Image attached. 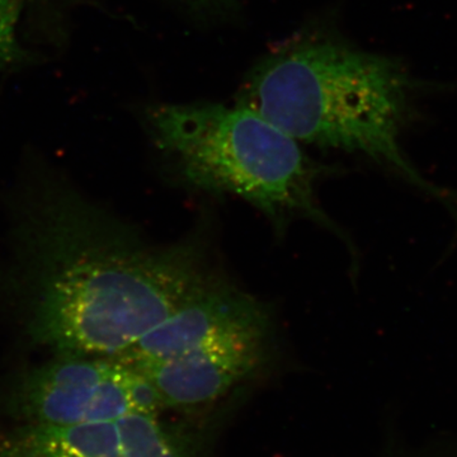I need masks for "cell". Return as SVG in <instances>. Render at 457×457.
<instances>
[{"instance_id": "cell-7", "label": "cell", "mask_w": 457, "mask_h": 457, "mask_svg": "<svg viewBox=\"0 0 457 457\" xmlns=\"http://www.w3.org/2000/svg\"><path fill=\"white\" fill-rule=\"evenodd\" d=\"M269 332L228 337L143 368L164 408H196L227 395L260 368Z\"/></svg>"}, {"instance_id": "cell-1", "label": "cell", "mask_w": 457, "mask_h": 457, "mask_svg": "<svg viewBox=\"0 0 457 457\" xmlns=\"http://www.w3.org/2000/svg\"><path fill=\"white\" fill-rule=\"evenodd\" d=\"M12 251L21 324L54 354L116 359L207 279L194 245L150 248L55 179L18 197Z\"/></svg>"}, {"instance_id": "cell-3", "label": "cell", "mask_w": 457, "mask_h": 457, "mask_svg": "<svg viewBox=\"0 0 457 457\" xmlns=\"http://www.w3.org/2000/svg\"><path fill=\"white\" fill-rule=\"evenodd\" d=\"M146 123L156 145L195 187L236 195L276 227L300 216L337 231L315 195L318 165L251 108L158 104L146 111Z\"/></svg>"}, {"instance_id": "cell-2", "label": "cell", "mask_w": 457, "mask_h": 457, "mask_svg": "<svg viewBox=\"0 0 457 457\" xmlns=\"http://www.w3.org/2000/svg\"><path fill=\"white\" fill-rule=\"evenodd\" d=\"M416 87L395 60L309 35L264 57L246 77L237 104L297 143L362 153L436 192L400 147Z\"/></svg>"}, {"instance_id": "cell-4", "label": "cell", "mask_w": 457, "mask_h": 457, "mask_svg": "<svg viewBox=\"0 0 457 457\" xmlns=\"http://www.w3.org/2000/svg\"><path fill=\"white\" fill-rule=\"evenodd\" d=\"M18 425L62 427L156 416L162 400L146 376L112 357L55 353L18 376L8 395Z\"/></svg>"}, {"instance_id": "cell-6", "label": "cell", "mask_w": 457, "mask_h": 457, "mask_svg": "<svg viewBox=\"0 0 457 457\" xmlns=\"http://www.w3.org/2000/svg\"><path fill=\"white\" fill-rule=\"evenodd\" d=\"M0 457H187L156 416L47 427L18 425L0 435Z\"/></svg>"}, {"instance_id": "cell-9", "label": "cell", "mask_w": 457, "mask_h": 457, "mask_svg": "<svg viewBox=\"0 0 457 457\" xmlns=\"http://www.w3.org/2000/svg\"><path fill=\"white\" fill-rule=\"evenodd\" d=\"M194 2L201 3V4H218V3H225L228 0H194Z\"/></svg>"}, {"instance_id": "cell-8", "label": "cell", "mask_w": 457, "mask_h": 457, "mask_svg": "<svg viewBox=\"0 0 457 457\" xmlns=\"http://www.w3.org/2000/svg\"><path fill=\"white\" fill-rule=\"evenodd\" d=\"M25 0H0V71L23 68L36 56L18 40L17 29Z\"/></svg>"}, {"instance_id": "cell-5", "label": "cell", "mask_w": 457, "mask_h": 457, "mask_svg": "<svg viewBox=\"0 0 457 457\" xmlns=\"http://www.w3.org/2000/svg\"><path fill=\"white\" fill-rule=\"evenodd\" d=\"M270 332L264 306L233 286L206 281L143 338L116 357L143 368L228 337Z\"/></svg>"}]
</instances>
